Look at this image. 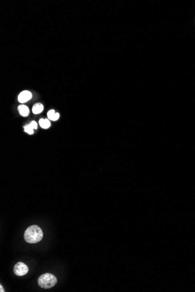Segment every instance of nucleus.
Segmentation results:
<instances>
[{"mask_svg": "<svg viewBox=\"0 0 195 292\" xmlns=\"http://www.w3.org/2000/svg\"><path fill=\"white\" fill-rule=\"evenodd\" d=\"M39 124H40V127L44 129H47L48 128H49L51 125L49 120H48V119H41L39 120Z\"/></svg>", "mask_w": 195, "mask_h": 292, "instance_id": "7", "label": "nucleus"}, {"mask_svg": "<svg viewBox=\"0 0 195 292\" xmlns=\"http://www.w3.org/2000/svg\"><path fill=\"white\" fill-rule=\"evenodd\" d=\"M43 237V233L40 227L32 225L26 229L24 233L25 240L30 244H35L40 241Z\"/></svg>", "mask_w": 195, "mask_h": 292, "instance_id": "1", "label": "nucleus"}, {"mask_svg": "<svg viewBox=\"0 0 195 292\" xmlns=\"http://www.w3.org/2000/svg\"><path fill=\"white\" fill-rule=\"evenodd\" d=\"M28 266L22 262L17 263L13 267V272L18 277H22L25 275L28 272Z\"/></svg>", "mask_w": 195, "mask_h": 292, "instance_id": "3", "label": "nucleus"}, {"mask_svg": "<svg viewBox=\"0 0 195 292\" xmlns=\"http://www.w3.org/2000/svg\"><path fill=\"white\" fill-rule=\"evenodd\" d=\"M59 117H60V115H59V113H56V115H55V116H54V119H53V121H56V120H57L59 119Z\"/></svg>", "mask_w": 195, "mask_h": 292, "instance_id": "11", "label": "nucleus"}, {"mask_svg": "<svg viewBox=\"0 0 195 292\" xmlns=\"http://www.w3.org/2000/svg\"><path fill=\"white\" fill-rule=\"evenodd\" d=\"M57 279L55 276L50 273H46L40 275L38 279V285L43 289L52 288L57 283Z\"/></svg>", "mask_w": 195, "mask_h": 292, "instance_id": "2", "label": "nucleus"}, {"mask_svg": "<svg viewBox=\"0 0 195 292\" xmlns=\"http://www.w3.org/2000/svg\"><path fill=\"white\" fill-rule=\"evenodd\" d=\"M0 291H1V292H4V291H4V289H3V286H2L1 285H0Z\"/></svg>", "mask_w": 195, "mask_h": 292, "instance_id": "12", "label": "nucleus"}, {"mask_svg": "<svg viewBox=\"0 0 195 292\" xmlns=\"http://www.w3.org/2000/svg\"><path fill=\"white\" fill-rule=\"evenodd\" d=\"M18 110L20 113V115L23 117H26L29 114V108L25 105H20Z\"/></svg>", "mask_w": 195, "mask_h": 292, "instance_id": "5", "label": "nucleus"}, {"mask_svg": "<svg viewBox=\"0 0 195 292\" xmlns=\"http://www.w3.org/2000/svg\"><path fill=\"white\" fill-rule=\"evenodd\" d=\"M30 125H31V127H32V128H33L34 129H37V128H38V124H37L36 122H35V121H32V122L30 123Z\"/></svg>", "mask_w": 195, "mask_h": 292, "instance_id": "10", "label": "nucleus"}, {"mask_svg": "<svg viewBox=\"0 0 195 292\" xmlns=\"http://www.w3.org/2000/svg\"><path fill=\"white\" fill-rule=\"evenodd\" d=\"M32 97V93L28 90H24L18 96V101L24 103L29 101Z\"/></svg>", "mask_w": 195, "mask_h": 292, "instance_id": "4", "label": "nucleus"}, {"mask_svg": "<svg viewBox=\"0 0 195 292\" xmlns=\"http://www.w3.org/2000/svg\"><path fill=\"white\" fill-rule=\"evenodd\" d=\"M43 110V106L41 103H36L35 104L33 108H32V111L35 115H38L42 112Z\"/></svg>", "mask_w": 195, "mask_h": 292, "instance_id": "6", "label": "nucleus"}, {"mask_svg": "<svg viewBox=\"0 0 195 292\" xmlns=\"http://www.w3.org/2000/svg\"><path fill=\"white\" fill-rule=\"evenodd\" d=\"M24 129H25V131L26 133H27L28 134H34V129L31 127V125L30 124L26 125L24 127Z\"/></svg>", "mask_w": 195, "mask_h": 292, "instance_id": "8", "label": "nucleus"}, {"mask_svg": "<svg viewBox=\"0 0 195 292\" xmlns=\"http://www.w3.org/2000/svg\"><path fill=\"white\" fill-rule=\"evenodd\" d=\"M55 115H56L55 111L54 110H50L48 111L47 113V117L49 120L53 121Z\"/></svg>", "mask_w": 195, "mask_h": 292, "instance_id": "9", "label": "nucleus"}]
</instances>
